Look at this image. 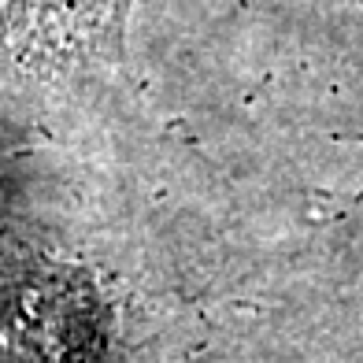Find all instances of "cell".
<instances>
[{"instance_id": "obj_1", "label": "cell", "mask_w": 363, "mask_h": 363, "mask_svg": "<svg viewBox=\"0 0 363 363\" xmlns=\"http://www.w3.org/2000/svg\"><path fill=\"white\" fill-rule=\"evenodd\" d=\"M134 0H4L0 38L56 52H93L123 41Z\"/></svg>"}]
</instances>
